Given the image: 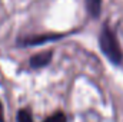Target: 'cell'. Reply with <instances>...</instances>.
Returning <instances> with one entry per match:
<instances>
[{"label": "cell", "mask_w": 123, "mask_h": 122, "mask_svg": "<svg viewBox=\"0 0 123 122\" xmlns=\"http://www.w3.org/2000/svg\"><path fill=\"white\" fill-rule=\"evenodd\" d=\"M99 45L103 52V55L112 62L113 65H120L123 61L122 49L119 46L117 37L115 32L109 27V25H103L100 36H99Z\"/></svg>", "instance_id": "1"}, {"label": "cell", "mask_w": 123, "mask_h": 122, "mask_svg": "<svg viewBox=\"0 0 123 122\" xmlns=\"http://www.w3.org/2000/svg\"><path fill=\"white\" fill-rule=\"evenodd\" d=\"M66 36V34H62V33H55V34H39V36H33V37H27V39H23L20 40V45L22 46H39V45H43L46 42H52V40H59L60 37Z\"/></svg>", "instance_id": "2"}, {"label": "cell", "mask_w": 123, "mask_h": 122, "mask_svg": "<svg viewBox=\"0 0 123 122\" xmlns=\"http://www.w3.org/2000/svg\"><path fill=\"white\" fill-rule=\"evenodd\" d=\"M52 52H40V53H37V55H33L30 58V62H29V65H30V68L33 69H40V68H44V66H47L50 61H52Z\"/></svg>", "instance_id": "3"}, {"label": "cell", "mask_w": 123, "mask_h": 122, "mask_svg": "<svg viewBox=\"0 0 123 122\" xmlns=\"http://www.w3.org/2000/svg\"><path fill=\"white\" fill-rule=\"evenodd\" d=\"M86 9L92 17H99L102 10V0H86Z\"/></svg>", "instance_id": "4"}, {"label": "cell", "mask_w": 123, "mask_h": 122, "mask_svg": "<svg viewBox=\"0 0 123 122\" xmlns=\"http://www.w3.org/2000/svg\"><path fill=\"white\" fill-rule=\"evenodd\" d=\"M17 122H33V116L29 109H20L17 112Z\"/></svg>", "instance_id": "5"}, {"label": "cell", "mask_w": 123, "mask_h": 122, "mask_svg": "<svg viewBox=\"0 0 123 122\" xmlns=\"http://www.w3.org/2000/svg\"><path fill=\"white\" fill-rule=\"evenodd\" d=\"M43 122H67V118L63 112H56V114L50 115L49 118H46Z\"/></svg>", "instance_id": "6"}, {"label": "cell", "mask_w": 123, "mask_h": 122, "mask_svg": "<svg viewBox=\"0 0 123 122\" xmlns=\"http://www.w3.org/2000/svg\"><path fill=\"white\" fill-rule=\"evenodd\" d=\"M0 122H4V115H3V105L0 102Z\"/></svg>", "instance_id": "7"}]
</instances>
